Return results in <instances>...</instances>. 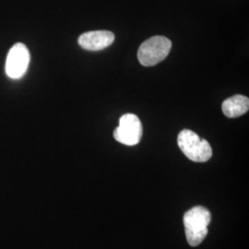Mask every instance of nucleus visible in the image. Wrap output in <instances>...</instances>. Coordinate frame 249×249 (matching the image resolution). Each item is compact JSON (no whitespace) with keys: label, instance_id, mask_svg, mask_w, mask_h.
<instances>
[{"label":"nucleus","instance_id":"obj_2","mask_svg":"<svg viewBox=\"0 0 249 249\" xmlns=\"http://www.w3.org/2000/svg\"><path fill=\"white\" fill-rule=\"evenodd\" d=\"M178 143L183 153L189 160L195 162H205L213 156L210 143L192 130H182L178 134Z\"/></svg>","mask_w":249,"mask_h":249},{"label":"nucleus","instance_id":"obj_5","mask_svg":"<svg viewBox=\"0 0 249 249\" xmlns=\"http://www.w3.org/2000/svg\"><path fill=\"white\" fill-rule=\"evenodd\" d=\"M31 60L26 45L18 43L9 50L6 61V74L12 80H18L26 73Z\"/></svg>","mask_w":249,"mask_h":249},{"label":"nucleus","instance_id":"obj_7","mask_svg":"<svg viewBox=\"0 0 249 249\" xmlns=\"http://www.w3.org/2000/svg\"><path fill=\"white\" fill-rule=\"evenodd\" d=\"M249 99L240 94L226 99L222 105L223 114L230 118L243 116L249 111Z\"/></svg>","mask_w":249,"mask_h":249},{"label":"nucleus","instance_id":"obj_6","mask_svg":"<svg viewBox=\"0 0 249 249\" xmlns=\"http://www.w3.org/2000/svg\"><path fill=\"white\" fill-rule=\"evenodd\" d=\"M115 36L109 31H92L82 34L79 37V45L85 50L99 51L112 45Z\"/></svg>","mask_w":249,"mask_h":249},{"label":"nucleus","instance_id":"obj_4","mask_svg":"<svg viewBox=\"0 0 249 249\" xmlns=\"http://www.w3.org/2000/svg\"><path fill=\"white\" fill-rule=\"evenodd\" d=\"M142 124L140 118L133 114H125L119 119V125L114 131L118 142L127 146L137 145L142 138Z\"/></svg>","mask_w":249,"mask_h":249},{"label":"nucleus","instance_id":"obj_1","mask_svg":"<svg viewBox=\"0 0 249 249\" xmlns=\"http://www.w3.org/2000/svg\"><path fill=\"white\" fill-rule=\"evenodd\" d=\"M211 219L210 211L202 206L193 207L185 213L183 221L189 246L197 247L203 242L208 234Z\"/></svg>","mask_w":249,"mask_h":249},{"label":"nucleus","instance_id":"obj_3","mask_svg":"<svg viewBox=\"0 0 249 249\" xmlns=\"http://www.w3.org/2000/svg\"><path fill=\"white\" fill-rule=\"evenodd\" d=\"M172 43L164 36H153L142 44L138 51L139 61L145 67H152L162 61L170 53Z\"/></svg>","mask_w":249,"mask_h":249}]
</instances>
